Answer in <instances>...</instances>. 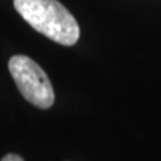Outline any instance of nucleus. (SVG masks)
<instances>
[{"instance_id": "obj_1", "label": "nucleus", "mask_w": 161, "mask_h": 161, "mask_svg": "<svg viewBox=\"0 0 161 161\" xmlns=\"http://www.w3.org/2000/svg\"><path fill=\"white\" fill-rule=\"evenodd\" d=\"M15 9L34 30L63 46L79 39V26L58 0H14Z\"/></svg>"}, {"instance_id": "obj_2", "label": "nucleus", "mask_w": 161, "mask_h": 161, "mask_svg": "<svg viewBox=\"0 0 161 161\" xmlns=\"http://www.w3.org/2000/svg\"><path fill=\"white\" fill-rule=\"evenodd\" d=\"M8 69L19 92L36 108L48 109L53 106L55 94L46 71L26 55H14L8 62Z\"/></svg>"}, {"instance_id": "obj_3", "label": "nucleus", "mask_w": 161, "mask_h": 161, "mask_svg": "<svg viewBox=\"0 0 161 161\" xmlns=\"http://www.w3.org/2000/svg\"><path fill=\"white\" fill-rule=\"evenodd\" d=\"M2 161H24L20 156L18 154H12V153H9V154H6L4 157L2 158Z\"/></svg>"}]
</instances>
